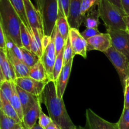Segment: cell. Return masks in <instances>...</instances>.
Wrapping results in <instances>:
<instances>
[{"label": "cell", "instance_id": "obj_1", "mask_svg": "<svg viewBox=\"0 0 129 129\" xmlns=\"http://www.w3.org/2000/svg\"><path fill=\"white\" fill-rule=\"evenodd\" d=\"M40 98L41 103L46 107L52 122L61 129H76V126L72 122L67 112L63 98L57 94L55 81L52 80L47 83Z\"/></svg>", "mask_w": 129, "mask_h": 129}, {"label": "cell", "instance_id": "obj_2", "mask_svg": "<svg viewBox=\"0 0 129 129\" xmlns=\"http://www.w3.org/2000/svg\"><path fill=\"white\" fill-rule=\"evenodd\" d=\"M0 21L5 35L19 47H23L20 39V26L23 22L10 0H0Z\"/></svg>", "mask_w": 129, "mask_h": 129}, {"label": "cell", "instance_id": "obj_3", "mask_svg": "<svg viewBox=\"0 0 129 129\" xmlns=\"http://www.w3.org/2000/svg\"><path fill=\"white\" fill-rule=\"evenodd\" d=\"M100 17L107 29L127 30L124 11L115 6L108 0H99L97 5Z\"/></svg>", "mask_w": 129, "mask_h": 129}, {"label": "cell", "instance_id": "obj_4", "mask_svg": "<svg viewBox=\"0 0 129 129\" xmlns=\"http://www.w3.org/2000/svg\"><path fill=\"white\" fill-rule=\"evenodd\" d=\"M42 19L44 35L51 36L59 16L57 0H44L39 11Z\"/></svg>", "mask_w": 129, "mask_h": 129}, {"label": "cell", "instance_id": "obj_5", "mask_svg": "<svg viewBox=\"0 0 129 129\" xmlns=\"http://www.w3.org/2000/svg\"><path fill=\"white\" fill-rule=\"evenodd\" d=\"M104 54L115 68L123 89L125 81L129 74V60L125 55L117 51L112 46L104 52Z\"/></svg>", "mask_w": 129, "mask_h": 129}, {"label": "cell", "instance_id": "obj_6", "mask_svg": "<svg viewBox=\"0 0 129 129\" xmlns=\"http://www.w3.org/2000/svg\"><path fill=\"white\" fill-rule=\"evenodd\" d=\"M112 39V47L129 60V33L127 30L107 29Z\"/></svg>", "mask_w": 129, "mask_h": 129}, {"label": "cell", "instance_id": "obj_7", "mask_svg": "<svg viewBox=\"0 0 129 129\" xmlns=\"http://www.w3.org/2000/svg\"><path fill=\"white\" fill-rule=\"evenodd\" d=\"M55 29H56V25H55V28L54 29V31H53L52 34L51 35V40H50L48 46L43 50L42 55L41 58H40V60L43 63L45 68V70H46L49 81L53 80V69H54V64H55L57 57L55 44H54Z\"/></svg>", "mask_w": 129, "mask_h": 129}, {"label": "cell", "instance_id": "obj_8", "mask_svg": "<svg viewBox=\"0 0 129 129\" xmlns=\"http://www.w3.org/2000/svg\"><path fill=\"white\" fill-rule=\"evenodd\" d=\"M85 129H119L118 123H112L94 113L91 109L86 112Z\"/></svg>", "mask_w": 129, "mask_h": 129}, {"label": "cell", "instance_id": "obj_9", "mask_svg": "<svg viewBox=\"0 0 129 129\" xmlns=\"http://www.w3.org/2000/svg\"><path fill=\"white\" fill-rule=\"evenodd\" d=\"M47 82L35 80L28 76L16 78L14 83L23 90L39 97L42 93Z\"/></svg>", "mask_w": 129, "mask_h": 129}, {"label": "cell", "instance_id": "obj_10", "mask_svg": "<svg viewBox=\"0 0 129 129\" xmlns=\"http://www.w3.org/2000/svg\"><path fill=\"white\" fill-rule=\"evenodd\" d=\"M86 41L87 51L98 50L104 53L112 46V39L108 33H101L89 38Z\"/></svg>", "mask_w": 129, "mask_h": 129}, {"label": "cell", "instance_id": "obj_11", "mask_svg": "<svg viewBox=\"0 0 129 129\" xmlns=\"http://www.w3.org/2000/svg\"><path fill=\"white\" fill-rule=\"evenodd\" d=\"M23 1L26 18L31 30L34 28L38 29L41 35L44 37V29L40 13L37 9L35 8L31 0H23Z\"/></svg>", "mask_w": 129, "mask_h": 129}, {"label": "cell", "instance_id": "obj_12", "mask_svg": "<svg viewBox=\"0 0 129 129\" xmlns=\"http://www.w3.org/2000/svg\"><path fill=\"white\" fill-rule=\"evenodd\" d=\"M69 38L74 55H81L84 59H86L87 41L82 36L79 30L71 28Z\"/></svg>", "mask_w": 129, "mask_h": 129}, {"label": "cell", "instance_id": "obj_13", "mask_svg": "<svg viewBox=\"0 0 129 129\" xmlns=\"http://www.w3.org/2000/svg\"><path fill=\"white\" fill-rule=\"evenodd\" d=\"M83 0H69V15L68 20L71 28L79 30L84 21V17L81 14V7Z\"/></svg>", "mask_w": 129, "mask_h": 129}, {"label": "cell", "instance_id": "obj_14", "mask_svg": "<svg viewBox=\"0 0 129 129\" xmlns=\"http://www.w3.org/2000/svg\"><path fill=\"white\" fill-rule=\"evenodd\" d=\"M73 60L74 59L71 60L66 65H64L57 80L55 81L57 94L58 96L61 98H63L64 92H65L68 81H69V77H70L71 73Z\"/></svg>", "mask_w": 129, "mask_h": 129}, {"label": "cell", "instance_id": "obj_15", "mask_svg": "<svg viewBox=\"0 0 129 129\" xmlns=\"http://www.w3.org/2000/svg\"><path fill=\"white\" fill-rule=\"evenodd\" d=\"M40 104L41 101L40 98L39 102H37L31 108L24 113L23 124L26 129H31L37 123L40 112L42 110Z\"/></svg>", "mask_w": 129, "mask_h": 129}, {"label": "cell", "instance_id": "obj_16", "mask_svg": "<svg viewBox=\"0 0 129 129\" xmlns=\"http://www.w3.org/2000/svg\"><path fill=\"white\" fill-rule=\"evenodd\" d=\"M0 65L5 80L15 81L16 79L13 67L6 54V49H0Z\"/></svg>", "mask_w": 129, "mask_h": 129}, {"label": "cell", "instance_id": "obj_17", "mask_svg": "<svg viewBox=\"0 0 129 129\" xmlns=\"http://www.w3.org/2000/svg\"><path fill=\"white\" fill-rule=\"evenodd\" d=\"M16 89L17 91L18 94L19 98H20V102H21V106H22L23 110L24 113L28 110L30 108H31L37 102H39L40 100V96H37L34 95L26 91L23 90L16 85Z\"/></svg>", "mask_w": 129, "mask_h": 129}, {"label": "cell", "instance_id": "obj_18", "mask_svg": "<svg viewBox=\"0 0 129 129\" xmlns=\"http://www.w3.org/2000/svg\"><path fill=\"white\" fill-rule=\"evenodd\" d=\"M6 54L9 60L11 62L16 78L28 77L30 73V68L27 66L22 60H20L12 54L6 52Z\"/></svg>", "mask_w": 129, "mask_h": 129}, {"label": "cell", "instance_id": "obj_19", "mask_svg": "<svg viewBox=\"0 0 129 129\" xmlns=\"http://www.w3.org/2000/svg\"><path fill=\"white\" fill-rule=\"evenodd\" d=\"M29 77L35 80L40 81H49L45 67L40 60L34 66L30 68Z\"/></svg>", "mask_w": 129, "mask_h": 129}, {"label": "cell", "instance_id": "obj_20", "mask_svg": "<svg viewBox=\"0 0 129 129\" xmlns=\"http://www.w3.org/2000/svg\"><path fill=\"white\" fill-rule=\"evenodd\" d=\"M99 18L100 14L95 5L85 15L83 23L86 28H98L100 25Z\"/></svg>", "mask_w": 129, "mask_h": 129}, {"label": "cell", "instance_id": "obj_21", "mask_svg": "<svg viewBox=\"0 0 129 129\" xmlns=\"http://www.w3.org/2000/svg\"><path fill=\"white\" fill-rule=\"evenodd\" d=\"M0 110L8 117L13 118L18 123H22L20 121L16 111L15 110L13 107L10 103V101L3 96L1 94H0Z\"/></svg>", "mask_w": 129, "mask_h": 129}, {"label": "cell", "instance_id": "obj_22", "mask_svg": "<svg viewBox=\"0 0 129 129\" xmlns=\"http://www.w3.org/2000/svg\"><path fill=\"white\" fill-rule=\"evenodd\" d=\"M12 86L13 93L11 98L10 100V102L11 105H12V107H13L14 109H15V110L16 111L20 121L23 123V110L22 106H21L17 91H16V84H15V83L13 81L12 82Z\"/></svg>", "mask_w": 129, "mask_h": 129}, {"label": "cell", "instance_id": "obj_23", "mask_svg": "<svg viewBox=\"0 0 129 129\" xmlns=\"http://www.w3.org/2000/svg\"><path fill=\"white\" fill-rule=\"evenodd\" d=\"M10 1L11 2L12 6H13L15 11H16L18 15H19L20 18H21L22 22L25 24L26 28L30 31H31V28H30V25H29L27 20V18H26V11H25L23 0H10Z\"/></svg>", "mask_w": 129, "mask_h": 129}, {"label": "cell", "instance_id": "obj_24", "mask_svg": "<svg viewBox=\"0 0 129 129\" xmlns=\"http://www.w3.org/2000/svg\"><path fill=\"white\" fill-rule=\"evenodd\" d=\"M55 25L57 29L59 30L60 34L66 42L69 38V30L71 28L68 18L64 15H59Z\"/></svg>", "mask_w": 129, "mask_h": 129}, {"label": "cell", "instance_id": "obj_25", "mask_svg": "<svg viewBox=\"0 0 129 129\" xmlns=\"http://www.w3.org/2000/svg\"><path fill=\"white\" fill-rule=\"evenodd\" d=\"M21 50L22 52L23 62L28 68H32L40 60V58L31 50L24 47H21Z\"/></svg>", "mask_w": 129, "mask_h": 129}, {"label": "cell", "instance_id": "obj_26", "mask_svg": "<svg viewBox=\"0 0 129 129\" xmlns=\"http://www.w3.org/2000/svg\"><path fill=\"white\" fill-rule=\"evenodd\" d=\"M6 50L7 52L12 54L16 58H18L20 60L23 61V56L22 52H21V48L19 47L18 45L15 44L13 41L8 37L6 36Z\"/></svg>", "mask_w": 129, "mask_h": 129}, {"label": "cell", "instance_id": "obj_27", "mask_svg": "<svg viewBox=\"0 0 129 129\" xmlns=\"http://www.w3.org/2000/svg\"><path fill=\"white\" fill-rule=\"evenodd\" d=\"M31 37V31L26 28L25 24L22 23L20 26V39L23 47L30 50V40Z\"/></svg>", "mask_w": 129, "mask_h": 129}, {"label": "cell", "instance_id": "obj_28", "mask_svg": "<svg viewBox=\"0 0 129 129\" xmlns=\"http://www.w3.org/2000/svg\"><path fill=\"white\" fill-rule=\"evenodd\" d=\"M19 123H21L8 117L0 110V129H15Z\"/></svg>", "mask_w": 129, "mask_h": 129}, {"label": "cell", "instance_id": "obj_29", "mask_svg": "<svg viewBox=\"0 0 129 129\" xmlns=\"http://www.w3.org/2000/svg\"><path fill=\"white\" fill-rule=\"evenodd\" d=\"M63 54H64V49L57 55L56 60L54 64V69L52 73L53 81H56L57 80L59 76L62 69L64 66V59H63Z\"/></svg>", "mask_w": 129, "mask_h": 129}, {"label": "cell", "instance_id": "obj_30", "mask_svg": "<svg viewBox=\"0 0 129 129\" xmlns=\"http://www.w3.org/2000/svg\"><path fill=\"white\" fill-rule=\"evenodd\" d=\"M12 82L5 80L0 83V94L9 101L13 93Z\"/></svg>", "mask_w": 129, "mask_h": 129}, {"label": "cell", "instance_id": "obj_31", "mask_svg": "<svg viewBox=\"0 0 129 129\" xmlns=\"http://www.w3.org/2000/svg\"><path fill=\"white\" fill-rule=\"evenodd\" d=\"M75 56L73 52V48L71 44L69 38H68L66 43L65 47L64 49V54H63V59H64V65H66L71 60L74 59V57Z\"/></svg>", "mask_w": 129, "mask_h": 129}, {"label": "cell", "instance_id": "obj_32", "mask_svg": "<svg viewBox=\"0 0 129 129\" xmlns=\"http://www.w3.org/2000/svg\"><path fill=\"white\" fill-rule=\"evenodd\" d=\"M117 123L119 129H129V108H123Z\"/></svg>", "mask_w": 129, "mask_h": 129}, {"label": "cell", "instance_id": "obj_33", "mask_svg": "<svg viewBox=\"0 0 129 129\" xmlns=\"http://www.w3.org/2000/svg\"><path fill=\"white\" fill-rule=\"evenodd\" d=\"M66 42L62 37L61 34L59 31V30L55 29V40H54V44H55V52H56V55H57L62 50L64 49L65 47Z\"/></svg>", "mask_w": 129, "mask_h": 129}, {"label": "cell", "instance_id": "obj_34", "mask_svg": "<svg viewBox=\"0 0 129 129\" xmlns=\"http://www.w3.org/2000/svg\"><path fill=\"white\" fill-rule=\"evenodd\" d=\"M99 0H83L81 7V14L85 17L87 13L95 5H97Z\"/></svg>", "mask_w": 129, "mask_h": 129}, {"label": "cell", "instance_id": "obj_35", "mask_svg": "<svg viewBox=\"0 0 129 129\" xmlns=\"http://www.w3.org/2000/svg\"><path fill=\"white\" fill-rule=\"evenodd\" d=\"M59 5V15H64L68 18L69 15V0H57Z\"/></svg>", "mask_w": 129, "mask_h": 129}, {"label": "cell", "instance_id": "obj_36", "mask_svg": "<svg viewBox=\"0 0 129 129\" xmlns=\"http://www.w3.org/2000/svg\"><path fill=\"white\" fill-rule=\"evenodd\" d=\"M38 120H39V122H38L39 124L44 128H46L51 123V122H52L50 117L49 116L46 115L42 112V110L40 112V116H39V118Z\"/></svg>", "mask_w": 129, "mask_h": 129}, {"label": "cell", "instance_id": "obj_37", "mask_svg": "<svg viewBox=\"0 0 129 129\" xmlns=\"http://www.w3.org/2000/svg\"><path fill=\"white\" fill-rule=\"evenodd\" d=\"M30 50H31V52H33L34 53H35V54H36V55H37L39 57L41 58L43 54V51L40 49V48L39 47L36 40H35L34 35H33L32 32H31V40H30Z\"/></svg>", "mask_w": 129, "mask_h": 129}, {"label": "cell", "instance_id": "obj_38", "mask_svg": "<svg viewBox=\"0 0 129 129\" xmlns=\"http://www.w3.org/2000/svg\"><path fill=\"white\" fill-rule=\"evenodd\" d=\"M100 34L101 32L98 30V28H86V30L81 33V35L86 40Z\"/></svg>", "mask_w": 129, "mask_h": 129}, {"label": "cell", "instance_id": "obj_39", "mask_svg": "<svg viewBox=\"0 0 129 129\" xmlns=\"http://www.w3.org/2000/svg\"><path fill=\"white\" fill-rule=\"evenodd\" d=\"M123 92H124L123 108H129V77L127 78L125 81Z\"/></svg>", "mask_w": 129, "mask_h": 129}, {"label": "cell", "instance_id": "obj_40", "mask_svg": "<svg viewBox=\"0 0 129 129\" xmlns=\"http://www.w3.org/2000/svg\"><path fill=\"white\" fill-rule=\"evenodd\" d=\"M6 35L5 31L3 28L2 25L0 21V49H6Z\"/></svg>", "mask_w": 129, "mask_h": 129}, {"label": "cell", "instance_id": "obj_41", "mask_svg": "<svg viewBox=\"0 0 129 129\" xmlns=\"http://www.w3.org/2000/svg\"><path fill=\"white\" fill-rule=\"evenodd\" d=\"M50 40H51V36H47V35H44L42 38V49L43 50L48 46V45L50 43Z\"/></svg>", "mask_w": 129, "mask_h": 129}, {"label": "cell", "instance_id": "obj_42", "mask_svg": "<svg viewBox=\"0 0 129 129\" xmlns=\"http://www.w3.org/2000/svg\"><path fill=\"white\" fill-rule=\"evenodd\" d=\"M121 3L126 15H129V0H121Z\"/></svg>", "mask_w": 129, "mask_h": 129}, {"label": "cell", "instance_id": "obj_43", "mask_svg": "<svg viewBox=\"0 0 129 129\" xmlns=\"http://www.w3.org/2000/svg\"><path fill=\"white\" fill-rule=\"evenodd\" d=\"M109 2H110L111 3H112L113 5H114L115 6H117L118 8H119L121 10H123V8H122V3H121V0H108Z\"/></svg>", "mask_w": 129, "mask_h": 129}, {"label": "cell", "instance_id": "obj_44", "mask_svg": "<svg viewBox=\"0 0 129 129\" xmlns=\"http://www.w3.org/2000/svg\"><path fill=\"white\" fill-rule=\"evenodd\" d=\"M45 129H61L60 128V127L57 125L56 123H54V122H52Z\"/></svg>", "mask_w": 129, "mask_h": 129}, {"label": "cell", "instance_id": "obj_45", "mask_svg": "<svg viewBox=\"0 0 129 129\" xmlns=\"http://www.w3.org/2000/svg\"><path fill=\"white\" fill-rule=\"evenodd\" d=\"M37 1V10L38 11H40L41 10L42 7L44 4V0H36Z\"/></svg>", "mask_w": 129, "mask_h": 129}, {"label": "cell", "instance_id": "obj_46", "mask_svg": "<svg viewBox=\"0 0 129 129\" xmlns=\"http://www.w3.org/2000/svg\"><path fill=\"white\" fill-rule=\"evenodd\" d=\"M125 19L126 24H127V31L129 33V15H126Z\"/></svg>", "mask_w": 129, "mask_h": 129}, {"label": "cell", "instance_id": "obj_47", "mask_svg": "<svg viewBox=\"0 0 129 129\" xmlns=\"http://www.w3.org/2000/svg\"><path fill=\"white\" fill-rule=\"evenodd\" d=\"M31 129H45V128H43L42 127H41V126L39 124V123H37L36 124L32 127V128Z\"/></svg>", "mask_w": 129, "mask_h": 129}, {"label": "cell", "instance_id": "obj_48", "mask_svg": "<svg viewBox=\"0 0 129 129\" xmlns=\"http://www.w3.org/2000/svg\"><path fill=\"white\" fill-rule=\"evenodd\" d=\"M15 129H26L23 123H19Z\"/></svg>", "mask_w": 129, "mask_h": 129}, {"label": "cell", "instance_id": "obj_49", "mask_svg": "<svg viewBox=\"0 0 129 129\" xmlns=\"http://www.w3.org/2000/svg\"><path fill=\"white\" fill-rule=\"evenodd\" d=\"M3 81H5V80H4V79L2 78V76H1V74H0V83H2V82Z\"/></svg>", "mask_w": 129, "mask_h": 129}, {"label": "cell", "instance_id": "obj_50", "mask_svg": "<svg viewBox=\"0 0 129 129\" xmlns=\"http://www.w3.org/2000/svg\"><path fill=\"white\" fill-rule=\"evenodd\" d=\"M76 129H85V128H84V127H80V126H78V127L76 126Z\"/></svg>", "mask_w": 129, "mask_h": 129}, {"label": "cell", "instance_id": "obj_51", "mask_svg": "<svg viewBox=\"0 0 129 129\" xmlns=\"http://www.w3.org/2000/svg\"><path fill=\"white\" fill-rule=\"evenodd\" d=\"M128 77H129V74H128Z\"/></svg>", "mask_w": 129, "mask_h": 129}]
</instances>
